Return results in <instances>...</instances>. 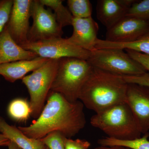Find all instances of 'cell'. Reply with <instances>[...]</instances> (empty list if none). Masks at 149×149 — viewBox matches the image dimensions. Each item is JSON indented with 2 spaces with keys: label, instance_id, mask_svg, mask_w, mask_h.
Returning <instances> with one entry per match:
<instances>
[{
  "label": "cell",
  "instance_id": "cell-1",
  "mask_svg": "<svg viewBox=\"0 0 149 149\" xmlns=\"http://www.w3.org/2000/svg\"><path fill=\"white\" fill-rule=\"evenodd\" d=\"M84 107L79 100L69 102L60 93L50 91L47 103L37 120L29 126L18 128L32 139H41L54 131L70 139L85 127Z\"/></svg>",
  "mask_w": 149,
  "mask_h": 149
},
{
  "label": "cell",
  "instance_id": "cell-2",
  "mask_svg": "<svg viewBox=\"0 0 149 149\" xmlns=\"http://www.w3.org/2000/svg\"><path fill=\"white\" fill-rule=\"evenodd\" d=\"M128 83L121 75L93 67L79 100L95 113L126 102Z\"/></svg>",
  "mask_w": 149,
  "mask_h": 149
},
{
  "label": "cell",
  "instance_id": "cell-3",
  "mask_svg": "<svg viewBox=\"0 0 149 149\" xmlns=\"http://www.w3.org/2000/svg\"><path fill=\"white\" fill-rule=\"evenodd\" d=\"M91 125L102 130L109 138L130 141L142 134L136 118L127 103L116 105L94 115Z\"/></svg>",
  "mask_w": 149,
  "mask_h": 149
},
{
  "label": "cell",
  "instance_id": "cell-4",
  "mask_svg": "<svg viewBox=\"0 0 149 149\" xmlns=\"http://www.w3.org/2000/svg\"><path fill=\"white\" fill-rule=\"evenodd\" d=\"M93 68L85 60L76 58L60 59L51 91L60 93L69 102L79 100L80 91Z\"/></svg>",
  "mask_w": 149,
  "mask_h": 149
},
{
  "label": "cell",
  "instance_id": "cell-5",
  "mask_svg": "<svg viewBox=\"0 0 149 149\" xmlns=\"http://www.w3.org/2000/svg\"><path fill=\"white\" fill-rule=\"evenodd\" d=\"M58 62L59 59H49L22 80L29 92L31 116L35 118L39 117L45 107L57 71Z\"/></svg>",
  "mask_w": 149,
  "mask_h": 149
},
{
  "label": "cell",
  "instance_id": "cell-6",
  "mask_svg": "<svg viewBox=\"0 0 149 149\" xmlns=\"http://www.w3.org/2000/svg\"><path fill=\"white\" fill-rule=\"evenodd\" d=\"M88 61L94 67L121 76H137L147 72L122 49H96L91 52Z\"/></svg>",
  "mask_w": 149,
  "mask_h": 149
},
{
  "label": "cell",
  "instance_id": "cell-7",
  "mask_svg": "<svg viewBox=\"0 0 149 149\" xmlns=\"http://www.w3.org/2000/svg\"><path fill=\"white\" fill-rule=\"evenodd\" d=\"M33 23L30 27L28 41L31 42L62 37L63 28L58 23L54 13L46 9L40 0H33L31 5Z\"/></svg>",
  "mask_w": 149,
  "mask_h": 149
},
{
  "label": "cell",
  "instance_id": "cell-8",
  "mask_svg": "<svg viewBox=\"0 0 149 149\" xmlns=\"http://www.w3.org/2000/svg\"><path fill=\"white\" fill-rule=\"evenodd\" d=\"M21 47L35 53L38 56L49 59L76 58L88 61L91 53V52L70 44L66 38L62 37L34 42H28Z\"/></svg>",
  "mask_w": 149,
  "mask_h": 149
},
{
  "label": "cell",
  "instance_id": "cell-9",
  "mask_svg": "<svg viewBox=\"0 0 149 149\" xmlns=\"http://www.w3.org/2000/svg\"><path fill=\"white\" fill-rule=\"evenodd\" d=\"M149 32V21L125 16L107 29L105 40L111 42L126 43L136 41Z\"/></svg>",
  "mask_w": 149,
  "mask_h": 149
},
{
  "label": "cell",
  "instance_id": "cell-10",
  "mask_svg": "<svg viewBox=\"0 0 149 149\" xmlns=\"http://www.w3.org/2000/svg\"><path fill=\"white\" fill-rule=\"evenodd\" d=\"M126 103L129 106L141 133L149 131V87L128 83Z\"/></svg>",
  "mask_w": 149,
  "mask_h": 149
},
{
  "label": "cell",
  "instance_id": "cell-11",
  "mask_svg": "<svg viewBox=\"0 0 149 149\" xmlns=\"http://www.w3.org/2000/svg\"><path fill=\"white\" fill-rule=\"evenodd\" d=\"M32 2V0H14L6 26L13 39L20 46L28 42Z\"/></svg>",
  "mask_w": 149,
  "mask_h": 149
},
{
  "label": "cell",
  "instance_id": "cell-12",
  "mask_svg": "<svg viewBox=\"0 0 149 149\" xmlns=\"http://www.w3.org/2000/svg\"><path fill=\"white\" fill-rule=\"evenodd\" d=\"M72 26L73 32L70 37L66 38L68 42L89 52L95 50L99 26L93 17H73Z\"/></svg>",
  "mask_w": 149,
  "mask_h": 149
},
{
  "label": "cell",
  "instance_id": "cell-13",
  "mask_svg": "<svg viewBox=\"0 0 149 149\" xmlns=\"http://www.w3.org/2000/svg\"><path fill=\"white\" fill-rule=\"evenodd\" d=\"M136 0H98L96 13L101 23L109 29L126 16L129 8Z\"/></svg>",
  "mask_w": 149,
  "mask_h": 149
},
{
  "label": "cell",
  "instance_id": "cell-14",
  "mask_svg": "<svg viewBox=\"0 0 149 149\" xmlns=\"http://www.w3.org/2000/svg\"><path fill=\"white\" fill-rule=\"evenodd\" d=\"M37 54L22 47L13 39L6 27L0 34V65L37 57Z\"/></svg>",
  "mask_w": 149,
  "mask_h": 149
},
{
  "label": "cell",
  "instance_id": "cell-15",
  "mask_svg": "<svg viewBox=\"0 0 149 149\" xmlns=\"http://www.w3.org/2000/svg\"><path fill=\"white\" fill-rule=\"evenodd\" d=\"M49 59L37 57L32 60L18 61L0 65V75L6 80L14 83L21 79L30 72H33L49 60Z\"/></svg>",
  "mask_w": 149,
  "mask_h": 149
},
{
  "label": "cell",
  "instance_id": "cell-16",
  "mask_svg": "<svg viewBox=\"0 0 149 149\" xmlns=\"http://www.w3.org/2000/svg\"><path fill=\"white\" fill-rule=\"evenodd\" d=\"M0 133L21 149H45L46 146L41 139L29 138L18 127L9 125L0 116Z\"/></svg>",
  "mask_w": 149,
  "mask_h": 149
},
{
  "label": "cell",
  "instance_id": "cell-17",
  "mask_svg": "<svg viewBox=\"0 0 149 149\" xmlns=\"http://www.w3.org/2000/svg\"><path fill=\"white\" fill-rule=\"evenodd\" d=\"M95 48L129 49L149 55V32L136 41L129 43H113L104 40L98 39L96 42Z\"/></svg>",
  "mask_w": 149,
  "mask_h": 149
},
{
  "label": "cell",
  "instance_id": "cell-18",
  "mask_svg": "<svg viewBox=\"0 0 149 149\" xmlns=\"http://www.w3.org/2000/svg\"><path fill=\"white\" fill-rule=\"evenodd\" d=\"M44 6L49 8L54 11V14L60 26L63 28L72 25L73 17L68 9L63 4L61 0H40Z\"/></svg>",
  "mask_w": 149,
  "mask_h": 149
},
{
  "label": "cell",
  "instance_id": "cell-19",
  "mask_svg": "<svg viewBox=\"0 0 149 149\" xmlns=\"http://www.w3.org/2000/svg\"><path fill=\"white\" fill-rule=\"evenodd\" d=\"M10 117L17 122L27 121L32 114L29 102L23 98H16L10 103L8 108Z\"/></svg>",
  "mask_w": 149,
  "mask_h": 149
},
{
  "label": "cell",
  "instance_id": "cell-20",
  "mask_svg": "<svg viewBox=\"0 0 149 149\" xmlns=\"http://www.w3.org/2000/svg\"><path fill=\"white\" fill-rule=\"evenodd\" d=\"M139 139L130 141L116 140L106 137L99 139L98 143L100 146H120L131 149H149V133Z\"/></svg>",
  "mask_w": 149,
  "mask_h": 149
},
{
  "label": "cell",
  "instance_id": "cell-21",
  "mask_svg": "<svg viewBox=\"0 0 149 149\" xmlns=\"http://www.w3.org/2000/svg\"><path fill=\"white\" fill-rule=\"evenodd\" d=\"M67 5L74 18H86L92 17L93 6L89 0H68Z\"/></svg>",
  "mask_w": 149,
  "mask_h": 149
},
{
  "label": "cell",
  "instance_id": "cell-22",
  "mask_svg": "<svg viewBox=\"0 0 149 149\" xmlns=\"http://www.w3.org/2000/svg\"><path fill=\"white\" fill-rule=\"evenodd\" d=\"M126 16L134 17L149 21V0L136 1L129 8Z\"/></svg>",
  "mask_w": 149,
  "mask_h": 149
},
{
  "label": "cell",
  "instance_id": "cell-23",
  "mask_svg": "<svg viewBox=\"0 0 149 149\" xmlns=\"http://www.w3.org/2000/svg\"><path fill=\"white\" fill-rule=\"evenodd\" d=\"M66 137L58 131H54L41 139L43 143L49 149H65Z\"/></svg>",
  "mask_w": 149,
  "mask_h": 149
},
{
  "label": "cell",
  "instance_id": "cell-24",
  "mask_svg": "<svg viewBox=\"0 0 149 149\" xmlns=\"http://www.w3.org/2000/svg\"><path fill=\"white\" fill-rule=\"evenodd\" d=\"M13 1L4 0L0 2V34L8 22L13 5Z\"/></svg>",
  "mask_w": 149,
  "mask_h": 149
},
{
  "label": "cell",
  "instance_id": "cell-25",
  "mask_svg": "<svg viewBox=\"0 0 149 149\" xmlns=\"http://www.w3.org/2000/svg\"><path fill=\"white\" fill-rule=\"evenodd\" d=\"M124 50L132 58L139 63L149 73V55L137 52L129 49Z\"/></svg>",
  "mask_w": 149,
  "mask_h": 149
},
{
  "label": "cell",
  "instance_id": "cell-26",
  "mask_svg": "<svg viewBox=\"0 0 149 149\" xmlns=\"http://www.w3.org/2000/svg\"><path fill=\"white\" fill-rule=\"evenodd\" d=\"M91 146V143L86 140L69 138H66L65 145V149H88Z\"/></svg>",
  "mask_w": 149,
  "mask_h": 149
},
{
  "label": "cell",
  "instance_id": "cell-27",
  "mask_svg": "<svg viewBox=\"0 0 149 149\" xmlns=\"http://www.w3.org/2000/svg\"><path fill=\"white\" fill-rule=\"evenodd\" d=\"M128 83H134L149 87V73L148 72L137 76H122Z\"/></svg>",
  "mask_w": 149,
  "mask_h": 149
},
{
  "label": "cell",
  "instance_id": "cell-28",
  "mask_svg": "<svg viewBox=\"0 0 149 149\" xmlns=\"http://www.w3.org/2000/svg\"><path fill=\"white\" fill-rule=\"evenodd\" d=\"M10 142L7 138L0 133V147L8 146Z\"/></svg>",
  "mask_w": 149,
  "mask_h": 149
},
{
  "label": "cell",
  "instance_id": "cell-29",
  "mask_svg": "<svg viewBox=\"0 0 149 149\" xmlns=\"http://www.w3.org/2000/svg\"><path fill=\"white\" fill-rule=\"evenodd\" d=\"M93 149H131L127 147L120 146H100Z\"/></svg>",
  "mask_w": 149,
  "mask_h": 149
},
{
  "label": "cell",
  "instance_id": "cell-30",
  "mask_svg": "<svg viewBox=\"0 0 149 149\" xmlns=\"http://www.w3.org/2000/svg\"><path fill=\"white\" fill-rule=\"evenodd\" d=\"M8 149H21L15 143L11 141L8 146Z\"/></svg>",
  "mask_w": 149,
  "mask_h": 149
},
{
  "label": "cell",
  "instance_id": "cell-31",
  "mask_svg": "<svg viewBox=\"0 0 149 149\" xmlns=\"http://www.w3.org/2000/svg\"><path fill=\"white\" fill-rule=\"evenodd\" d=\"M45 149H48L47 148V147H46Z\"/></svg>",
  "mask_w": 149,
  "mask_h": 149
}]
</instances>
